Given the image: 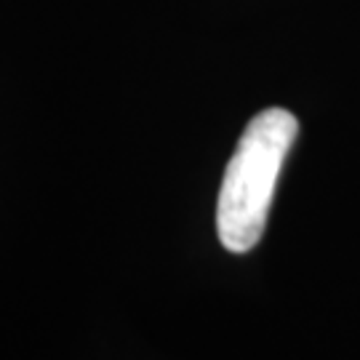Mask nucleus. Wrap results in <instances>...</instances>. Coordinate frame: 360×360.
<instances>
[{
  "label": "nucleus",
  "instance_id": "obj_1",
  "mask_svg": "<svg viewBox=\"0 0 360 360\" xmlns=\"http://www.w3.org/2000/svg\"><path fill=\"white\" fill-rule=\"evenodd\" d=\"M296 134L299 120L283 107L262 110L245 126L224 168L217 200L219 240L232 254H245L262 240L275 184Z\"/></svg>",
  "mask_w": 360,
  "mask_h": 360
}]
</instances>
